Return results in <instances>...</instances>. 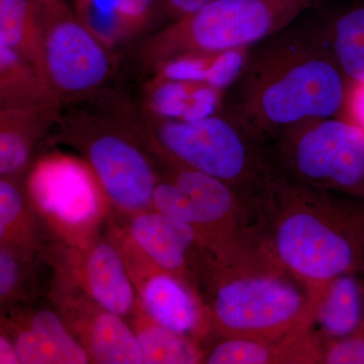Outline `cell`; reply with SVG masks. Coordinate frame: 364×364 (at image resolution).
Segmentation results:
<instances>
[{
    "mask_svg": "<svg viewBox=\"0 0 364 364\" xmlns=\"http://www.w3.org/2000/svg\"><path fill=\"white\" fill-rule=\"evenodd\" d=\"M156 132L173 161L226 182L253 200H263L279 170L270 142L223 107L196 121L158 117Z\"/></svg>",
    "mask_w": 364,
    "mask_h": 364,
    "instance_id": "3957f363",
    "label": "cell"
},
{
    "mask_svg": "<svg viewBox=\"0 0 364 364\" xmlns=\"http://www.w3.org/2000/svg\"><path fill=\"white\" fill-rule=\"evenodd\" d=\"M344 114L348 117L343 119H348L364 131V85L350 82Z\"/></svg>",
    "mask_w": 364,
    "mask_h": 364,
    "instance_id": "f1b7e54d",
    "label": "cell"
},
{
    "mask_svg": "<svg viewBox=\"0 0 364 364\" xmlns=\"http://www.w3.org/2000/svg\"><path fill=\"white\" fill-rule=\"evenodd\" d=\"M0 363H21L18 351H16V345L11 343L6 336L0 337Z\"/></svg>",
    "mask_w": 364,
    "mask_h": 364,
    "instance_id": "4dcf8cb0",
    "label": "cell"
},
{
    "mask_svg": "<svg viewBox=\"0 0 364 364\" xmlns=\"http://www.w3.org/2000/svg\"><path fill=\"white\" fill-rule=\"evenodd\" d=\"M23 203L18 189L2 178L0 181V237L7 233L23 213Z\"/></svg>",
    "mask_w": 364,
    "mask_h": 364,
    "instance_id": "4316f807",
    "label": "cell"
},
{
    "mask_svg": "<svg viewBox=\"0 0 364 364\" xmlns=\"http://www.w3.org/2000/svg\"><path fill=\"white\" fill-rule=\"evenodd\" d=\"M31 327L49 335L64 352L69 363L82 364L90 360L85 349L69 335L58 316L51 311L36 314L31 320Z\"/></svg>",
    "mask_w": 364,
    "mask_h": 364,
    "instance_id": "cb8c5ba5",
    "label": "cell"
},
{
    "mask_svg": "<svg viewBox=\"0 0 364 364\" xmlns=\"http://www.w3.org/2000/svg\"><path fill=\"white\" fill-rule=\"evenodd\" d=\"M215 54H183L165 60L161 62L159 78L207 85L210 65Z\"/></svg>",
    "mask_w": 364,
    "mask_h": 364,
    "instance_id": "603a6c76",
    "label": "cell"
},
{
    "mask_svg": "<svg viewBox=\"0 0 364 364\" xmlns=\"http://www.w3.org/2000/svg\"><path fill=\"white\" fill-rule=\"evenodd\" d=\"M222 265L210 299V323L223 338L277 342L313 331L315 310L286 270L239 269Z\"/></svg>",
    "mask_w": 364,
    "mask_h": 364,
    "instance_id": "277c9868",
    "label": "cell"
},
{
    "mask_svg": "<svg viewBox=\"0 0 364 364\" xmlns=\"http://www.w3.org/2000/svg\"><path fill=\"white\" fill-rule=\"evenodd\" d=\"M212 1L214 0H162L164 11L176 21L196 13Z\"/></svg>",
    "mask_w": 364,
    "mask_h": 364,
    "instance_id": "f546056e",
    "label": "cell"
},
{
    "mask_svg": "<svg viewBox=\"0 0 364 364\" xmlns=\"http://www.w3.org/2000/svg\"><path fill=\"white\" fill-rule=\"evenodd\" d=\"M18 263L13 254L6 248L0 251V296L2 299L13 293L18 282Z\"/></svg>",
    "mask_w": 364,
    "mask_h": 364,
    "instance_id": "83f0119b",
    "label": "cell"
},
{
    "mask_svg": "<svg viewBox=\"0 0 364 364\" xmlns=\"http://www.w3.org/2000/svg\"><path fill=\"white\" fill-rule=\"evenodd\" d=\"M333 55L347 79L364 85V0L328 2Z\"/></svg>",
    "mask_w": 364,
    "mask_h": 364,
    "instance_id": "9a60e30c",
    "label": "cell"
},
{
    "mask_svg": "<svg viewBox=\"0 0 364 364\" xmlns=\"http://www.w3.org/2000/svg\"><path fill=\"white\" fill-rule=\"evenodd\" d=\"M28 188L38 207L65 227L85 226L100 212L93 172L74 158L54 155L41 160Z\"/></svg>",
    "mask_w": 364,
    "mask_h": 364,
    "instance_id": "9c48e42d",
    "label": "cell"
},
{
    "mask_svg": "<svg viewBox=\"0 0 364 364\" xmlns=\"http://www.w3.org/2000/svg\"><path fill=\"white\" fill-rule=\"evenodd\" d=\"M152 203L157 212L191 225L196 233L195 210L191 207L188 196L173 181L156 184L153 193Z\"/></svg>",
    "mask_w": 364,
    "mask_h": 364,
    "instance_id": "d4e9b609",
    "label": "cell"
},
{
    "mask_svg": "<svg viewBox=\"0 0 364 364\" xmlns=\"http://www.w3.org/2000/svg\"><path fill=\"white\" fill-rule=\"evenodd\" d=\"M363 275L348 273L332 280L316 313L315 325L318 326L321 338H340L363 327Z\"/></svg>",
    "mask_w": 364,
    "mask_h": 364,
    "instance_id": "5bb4252c",
    "label": "cell"
},
{
    "mask_svg": "<svg viewBox=\"0 0 364 364\" xmlns=\"http://www.w3.org/2000/svg\"><path fill=\"white\" fill-rule=\"evenodd\" d=\"M158 6H163L162 0H71L78 18L107 48L141 32Z\"/></svg>",
    "mask_w": 364,
    "mask_h": 364,
    "instance_id": "7c38bea8",
    "label": "cell"
},
{
    "mask_svg": "<svg viewBox=\"0 0 364 364\" xmlns=\"http://www.w3.org/2000/svg\"><path fill=\"white\" fill-rule=\"evenodd\" d=\"M14 345L21 363H69L64 352L49 335L32 327L21 331Z\"/></svg>",
    "mask_w": 364,
    "mask_h": 364,
    "instance_id": "7402d4cb",
    "label": "cell"
},
{
    "mask_svg": "<svg viewBox=\"0 0 364 364\" xmlns=\"http://www.w3.org/2000/svg\"><path fill=\"white\" fill-rule=\"evenodd\" d=\"M48 107H1L0 129V173L7 177L18 173L28 162L31 151V132L48 116Z\"/></svg>",
    "mask_w": 364,
    "mask_h": 364,
    "instance_id": "e0dca14e",
    "label": "cell"
},
{
    "mask_svg": "<svg viewBox=\"0 0 364 364\" xmlns=\"http://www.w3.org/2000/svg\"><path fill=\"white\" fill-rule=\"evenodd\" d=\"M321 339V363L364 364V325L347 336Z\"/></svg>",
    "mask_w": 364,
    "mask_h": 364,
    "instance_id": "484cf974",
    "label": "cell"
},
{
    "mask_svg": "<svg viewBox=\"0 0 364 364\" xmlns=\"http://www.w3.org/2000/svg\"><path fill=\"white\" fill-rule=\"evenodd\" d=\"M196 85L200 83L160 79L150 92L151 111L159 119L181 121L193 100Z\"/></svg>",
    "mask_w": 364,
    "mask_h": 364,
    "instance_id": "44dd1931",
    "label": "cell"
},
{
    "mask_svg": "<svg viewBox=\"0 0 364 364\" xmlns=\"http://www.w3.org/2000/svg\"><path fill=\"white\" fill-rule=\"evenodd\" d=\"M130 232L136 245L158 267L182 277L189 248L198 243L191 225L157 212L136 215L131 223Z\"/></svg>",
    "mask_w": 364,
    "mask_h": 364,
    "instance_id": "4fadbf2b",
    "label": "cell"
},
{
    "mask_svg": "<svg viewBox=\"0 0 364 364\" xmlns=\"http://www.w3.org/2000/svg\"><path fill=\"white\" fill-rule=\"evenodd\" d=\"M336 195L279 169L263 198L268 247L303 287L315 313L333 279L364 274V200Z\"/></svg>",
    "mask_w": 364,
    "mask_h": 364,
    "instance_id": "7a4b0ae2",
    "label": "cell"
},
{
    "mask_svg": "<svg viewBox=\"0 0 364 364\" xmlns=\"http://www.w3.org/2000/svg\"><path fill=\"white\" fill-rule=\"evenodd\" d=\"M39 21L38 70L54 100L85 97L112 70L109 48L82 23L67 0H33Z\"/></svg>",
    "mask_w": 364,
    "mask_h": 364,
    "instance_id": "52a82bcc",
    "label": "cell"
},
{
    "mask_svg": "<svg viewBox=\"0 0 364 364\" xmlns=\"http://www.w3.org/2000/svg\"><path fill=\"white\" fill-rule=\"evenodd\" d=\"M139 343L144 363H198L203 354L191 339L157 324L144 325L139 330Z\"/></svg>",
    "mask_w": 364,
    "mask_h": 364,
    "instance_id": "ffe728a7",
    "label": "cell"
},
{
    "mask_svg": "<svg viewBox=\"0 0 364 364\" xmlns=\"http://www.w3.org/2000/svg\"><path fill=\"white\" fill-rule=\"evenodd\" d=\"M272 142L279 169L287 176L312 188L364 200V131L355 124L343 117L312 119Z\"/></svg>",
    "mask_w": 364,
    "mask_h": 364,
    "instance_id": "8992f818",
    "label": "cell"
},
{
    "mask_svg": "<svg viewBox=\"0 0 364 364\" xmlns=\"http://www.w3.org/2000/svg\"><path fill=\"white\" fill-rule=\"evenodd\" d=\"M322 340L317 332L296 335L282 341L225 338L203 354L208 364H320Z\"/></svg>",
    "mask_w": 364,
    "mask_h": 364,
    "instance_id": "30bf717a",
    "label": "cell"
},
{
    "mask_svg": "<svg viewBox=\"0 0 364 364\" xmlns=\"http://www.w3.org/2000/svg\"><path fill=\"white\" fill-rule=\"evenodd\" d=\"M91 170L112 202L138 212L152 203L154 172L133 141L107 129L97 130L86 146Z\"/></svg>",
    "mask_w": 364,
    "mask_h": 364,
    "instance_id": "ba28073f",
    "label": "cell"
},
{
    "mask_svg": "<svg viewBox=\"0 0 364 364\" xmlns=\"http://www.w3.org/2000/svg\"><path fill=\"white\" fill-rule=\"evenodd\" d=\"M328 1L214 0L159 36V58L248 49Z\"/></svg>",
    "mask_w": 364,
    "mask_h": 364,
    "instance_id": "5b68a950",
    "label": "cell"
},
{
    "mask_svg": "<svg viewBox=\"0 0 364 364\" xmlns=\"http://www.w3.org/2000/svg\"><path fill=\"white\" fill-rule=\"evenodd\" d=\"M141 298L153 322L183 336L202 332L203 326L210 323L188 287L166 270L144 282Z\"/></svg>",
    "mask_w": 364,
    "mask_h": 364,
    "instance_id": "8fae6325",
    "label": "cell"
},
{
    "mask_svg": "<svg viewBox=\"0 0 364 364\" xmlns=\"http://www.w3.org/2000/svg\"><path fill=\"white\" fill-rule=\"evenodd\" d=\"M0 45L37 67L39 21L33 0H0Z\"/></svg>",
    "mask_w": 364,
    "mask_h": 364,
    "instance_id": "d6986e66",
    "label": "cell"
},
{
    "mask_svg": "<svg viewBox=\"0 0 364 364\" xmlns=\"http://www.w3.org/2000/svg\"><path fill=\"white\" fill-rule=\"evenodd\" d=\"M88 345L93 359L98 363H144L138 337L128 325L109 311L93 318L88 333Z\"/></svg>",
    "mask_w": 364,
    "mask_h": 364,
    "instance_id": "ac0fdd59",
    "label": "cell"
},
{
    "mask_svg": "<svg viewBox=\"0 0 364 364\" xmlns=\"http://www.w3.org/2000/svg\"><path fill=\"white\" fill-rule=\"evenodd\" d=\"M328 2L249 48L240 75L223 92V109L268 142L306 122L344 114L350 81L333 55Z\"/></svg>",
    "mask_w": 364,
    "mask_h": 364,
    "instance_id": "6da1fadb",
    "label": "cell"
},
{
    "mask_svg": "<svg viewBox=\"0 0 364 364\" xmlns=\"http://www.w3.org/2000/svg\"><path fill=\"white\" fill-rule=\"evenodd\" d=\"M86 282L95 301L119 316L127 315L135 301L133 286L117 251L100 242L91 250L86 261Z\"/></svg>",
    "mask_w": 364,
    "mask_h": 364,
    "instance_id": "2e32d148",
    "label": "cell"
}]
</instances>
